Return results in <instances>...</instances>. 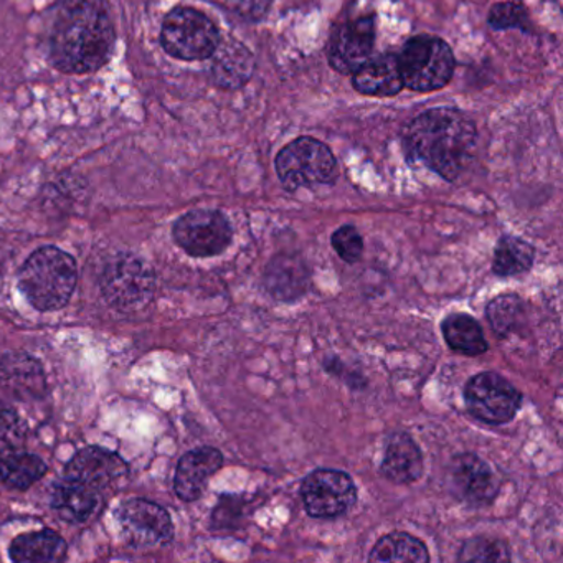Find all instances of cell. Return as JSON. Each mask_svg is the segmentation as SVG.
I'll return each mask as SVG.
<instances>
[{
	"label": "cell",
	"mask_w": 563,
	"mask_h": 563,
	"mask_svg": "<svg viewBox=\"0 0 563 563\" xmlns=\"http://www.w3.org/2000/svg\"><path fill=\"white\" fill-rule=\"evenodd\" d=\"M117 32L104 0H58L51 32L52 64L70 75L100 70L113 52Z\"/></svg>",
	"instance_id": "6da1fadb"
},
{
	"label": "cell",
	"mask_w": 563,
	"mask_h": 563,
	"mask_svg": "<svg viewBox=\"0 0 563 563\" xmlns=\"http://www.w3.org/2000/svg\"><path fill=\"white\" fill-rule=\"evenodd\" d=\"M477 130L463 111L434 108L415 118L404 130V151L411 164L428 167L453 183L470 166Z\"/></svg>",
	"instance_id": "7a4b0ae2"
},
{
	"label": "cell",
	"mask_w": 563,
	"mask_h": 563,
	"mask_svg": "<svg viewBox=\"0 0 563 563\" xmlns=\"http://www.w3.org/2000/svg\"><path fill=\"white\" fill-rule=\"evenodd\" d=\"M78 269L74 256L57 246H44L29 256L19 273V288L32 308L60 311L77 288Z\"/></svg>",
	"instance_id": "3957f363"
},
{
	"label": "cell",
	"mask_w": 563,
	"mask_h": 563,
	"mask_svg": "<svg viewBox=\"0 0 563 563\" xmlns=\"http://www.w3.org/2000/svg\"><path fill=\"white\" fill-rule=\"evenodd\" d=\"M276 174L289 192L332 186L339 177L338 161L328 146L314 137H298L279 151L275 161Z\"/></svg>",
	"instance_id": "277c9868"
},
{
	"label": "cell",
	"mask_w": 563,
	"mask_h": 563,
	"mask_svg": "<svg viewBox=\"0 0 563 563\" xmlns=\"http://www.w3.org/2000/svg\"><path fill=\"white\" fill-rule=\"evenodd\" d=\"M397 57L404 87L418 93L446 87L456 68L450 45L433 35L410 38Z\"/></svg>",
	"instance_id": "5b68a950"
},
{
	"label": "cell",
	"mask_w": 563,
	"mask_h": 563,
	"mask_svg": "<svg viewBox=\"0 0 563 563\" xmlns=\"http://www.w3.org/2000/svg\"><path fill=\"white\" fill-rule=\"evenodd\" d=\"M220 44L219 29L202 12L177 8L164 19L161 45L170 57L179 60H206Z\"/></svg>",
	"instance_id": "8992f818"
},
{
	"label": "cell",
	"mask_w": 563,
	"mask_h": 563,
	"mask_svg": "<svg viewBox=\"0 0 563 563\" xmlns=\"http://www.w3.org/2000/svg\"><path fill=\"white\" fill-rule=\"evenodd\" d=\"M464 405L471 417L490 427L509 423L522 407V394L497 372H481L467 380Z\"/></svg>",
	"instance_id": "52a82bcc"
},
{
	"label": "cell",
	"mask_w": 563,
	"mask_h": 563,
	"mask_svg": "<svg viewBox=\"0 0 563 563\" xmlns=\"http://www.w3.org/2000/svg\"><path fill=\"white\" fill-rule=\"evenodd\" d=\"M302 504L314 519H335L344 516L357 503V486L345 471L321 467L302 479Z\"/></svg>",
	"instance_id": "ba28073f"
},
{
	"label": "cell",
	"mask_w": 563,
	"mask_h": 563,
	"mask_svg": "<svg viewBox=\"0 0 563 563\" xmlns=\"http://www.w3.org/2000/svg\"><path fill=\"white\" fill-rule=\"evenodd\" d=\"M153 269L133 255H120L107 263L101 278L104 298L118 309L144 308L153 299Z\"/></svg>",
	"instance_id": "9c48e42d"
},
{
	"label": "cell",
	"mask_w": 563,
	"mask_h": 563,
	"mask_svg": "<svg viewBox=\"0 0 563 563\" xmlns=\"http://www.w3.org/2000/svg\"><path fill=\"white\" fill-rule=\"evenodd\" d=\"M173 236L192 258H212L232 245L233 229L219 210L199 209L187 212L174 223Z\"/></svg>",
	"instance_id": "30bf717a"
},
{
	"label": "cell",
	"mask_w": 563,
	"mask_h": 563,
	"mask_svg": "<svg viewBox=\"0 0 563 563\" xmlns=\"http://www.w3.org/2000/svg\"><path fill=\"white\" fill-rule=\"evenodd\" d=\"M121 536L131 545L153 547L170 542L174 523L169 512L147 499H128L114 510Z\"/></svg>",
	"instance_id": "8fae6325"
},
{
	"label": "cell",
	"mask_w": 563,
	"mask_h": 563,
	"mask_svg": "<svg viewBox=\"0 0 563 563\" xmlns=\"http://www.w3.org/2000/svg\"><path fill=\"white\" fill-rule=\"evenodd\" d=\"M451 487L467 506L483 507L499 494L500 483L487 461L474 453L457 454L451 461Z\"/></svg>",
	"instance_id": "7c38bea8"
},
{
	"label": "cell",
	"mask_w": 563,
	"mask_h": 563,
	"mask_svg": "<svg viewBox=\"0 0 563 563\" xmlns=\"http://www.w3.org/2000/svg\"><path fill=\"white\" fill-rule=\"evenodd\" d=\"M375 44V19L361 18L342 24L331 37L328 58L342 75H352L372 57Z\"/></svg>",
	"instance_id": "4fadbf2b"
},
{
	"label": "cell",
	"mask_w": 563,
	"mask_h": 563,
	"mask_svg": "<svg viewBox=\"0 0 563 563\" xmlns=\"http://www.w3.org/2000/svg\"><path fill=\"white\" fill-rule=\"evenodd\" d=\"M126 471V461L120 454L107 448L87 446L65 466V477L100 490L120 479Z\"/></svg>",
	"instance_id": "5bb4252c"
},
{
	"label": "cell",
	"mask_w": 563,
	"mask_h": 563,
	"mask_svg": "<svg viewBox=\"0 0 563 563\" xmlns=\"http://www.w3.org/2000/svg\"><path fill=\"white\" fill-rule=\"evenodd\" d=\"M223 466L222 451L212 446L196 448L180 457L174 476V490L184 503H194L206 493L207 483Z\"/></svg>",
	"instance_id": "9a60e30c"
},
{
	"label": "cell",
	"mask_w": 563,
	"mask_h": 563,
	"mask_svg": "<svg viewBox=\"0 0 563 563\" xmlns=\"http://www.w3.org/2000/svg\"><path fill=\"white\" fill-rule=\"evenodd\" d=\"M266 292L279 302H295L311 288V269L299 255L279 253L266 266Z\"/></svg>",
	"instance_id": "2e32d148"
},
{
	"label": "cell",
	"mask_w": 563,
	"mask_h": 563,
	"mask_svg": "<svg viewBox=\"0 0 563 563\" xmlns=\"http://www.w3.org/2000/svg\"><path fill=\"white\" fill-rule=\"evenodd\" d=\"M423 453L407 431H395L385 444L380 473L394 484L417 483L423 476Z\"/></svg>",
	"instance_id": "e0dca14e"
},
{
	"label": "cell",
	"mask_w": 563,
	"mask_h": 563,
	"mask_svg": "<svg viewBox=\"0 0 563 563\" xmlns=\"http://www.w3.org/2000/svg\"><path fill=\"white\" fill-rule=\"evenodd\" d=\"M352 75H354L352 85L355 90L367 97H395L405 88L398 57L394 54L371 57Z\"/></svg>",
	"instance_id": "ac0fdd59"
},
{
	"label": "cell",
	"mask_w": 563,
	"mask_h": 563,
	"mask_svg": "<svg viewBox=\"0 0 563 563\" xmlns=\"http://www.w3.org/2000/svg\"><path fill=\"white\" fill-rule=\"evenodd\" d=\"M0 382L21 398H41L45 391L44 368L21 352H9L0 358Z\"/></svg>",
	"instance_id": "d6986e66"
},
{
	"label": "cell",
	"mask_w": 563,
	"mask_h": 563,
	"mask_svg": "<svg viewBox=\"0 0 563 563\" xmlns=\"http://www.w3.org/2000/svg\"><path fill=\"white\" fill-rule=\"evenodd\" d=\"M212 57L213 81L225 90L243 87L255 68L252 52L236 41L220 42Z\"/></svg>",
	"instance_id": "ffe728a7"
},
{
	"label": "cell",
	"mask_w": 563,
	"mask_h": 563,
	"mask_svg": "<svg viewBox=\"0 0 563 563\" xmlns=\"http://www.w3.org/2000/svg\"><path fill=\"white\" fill-rule=\"evenodd\" d=\"M67 542L55 530L22 533L12 540L9 556L18 563H55L67 556Z\"/></svg>",
	"instance_id": "44dd1931"
},
{
	"label": "cell",
	"mask_w": 563,
	"mask_h": 563,
	"mask_svg": "<svg viewBox=\"0 0 563 563\" xmlns=\"http://www.w3.org/2000/svg\"><path fill=\"white\" fill-rule=\"evenodd\" d=\"M441 332H443L448 347L457 354L477 357V355L486 354L489 351L483 328L473 316L464 314V312H453V314L446 316L441 322Z\"/></svg>",
	"instance_id": "7402d4cb"
},
{
	"label": "cell",
	"mask_w": 563,
	"mask_h": 563,
	"mask_svg": "<svg viewBox=\"0 0 563 563\" xmlns=\"http://www.w3.org/2000/svg\"><path fill=\"white\" fill-rule=\"evenodd\" d=\"M97 506L98 490L75 481L58 484L52 494V507L67 522H87Z\"/></svg>",
	"instance_id": "603a6c76"
},
{
	"label": "cell",
	"mask_w": 563,
	"mask_h": 563,
	"mask_svg": "<svg viewBox=\"0 0 563 563\" xmlns=\"http://www.w3.org/2000/svg\"><path fill=\"white\" fill-rule=\"evenodd\" d=\"M430 559V552L423 540L408 532L387 533L375 543L367 556L371 563H428Z\"/></svg>",
	"instance_id": "cb8c5ba5"
},
{
	"label": "cell",
	"mask_w": 563,
	"mask_h": 563,
	"mask_svg": "<svg viewBox=\"0 0 563 563\" xmlns=\"http://www.w3.org/2000/svg\"><path fill=\"white\" fill-rule=\"evenodd\" d=\"M47 473L41 456L18 450L0 451V479L12 489L25 490Z\"/></svg>",
	"instance_id": "d4e9b609"
},
{
	"label": "cell",
	"mask_w": 563,
	"mask_h": 563,
	"mask_svg": "<svg viewBox=\"0 0 563 563\" xmlns=\"http://www.w3.org/2000/svg\"><path fill=\"white\" fill-rule=\"evenodd\" d=\"M536 262V249L519 236L504 235L494 250L493 273L499 278H510L530 272Z\"/></svg>",
	"instance_id": "484cf974"
},
{
	"label": "cell",
	"mask_w": 563,
	"mask_h": 563,
	"mask_svg": "<svg viewBox=\"0 0 563 563\" xmlns=\"http://www.w3.org/2000/svg\"><path fill=\"white\" fill-rule=\"evenodd\" d=\"M523 312V301L517 295L496 296L486 306L487 321L493 331L503 339L522 329L526 318Z\"/></svg>",
	"instance_id": "4316f807"
},
{
	"label": "cell",
	"mask_w": 563,
	"mask_h": 563,
	"mask_svg": "<svg viewBox=\"0 0 563 563\" xmlns=\"http://www.w3.org/2000/svg\"><path fill=\"white\" fill-rule=\"evenodd\" d=\"M512 559L506 542L493 537L477 536L461 547L460 562H509Z\"/></svg>",
	"instance_id": "83f0119b"
},
{
	"label": "cell",
	"mask_w": 563,
	"mask_h": 563,
	"mask_svg": "<svg viewBox=\"0 0 563 563\" xmlns=\"http://www.w3.org/2000/svg\"><path fill=\"white\" fill-rule=\"evenodd\" d=\"M331 243L334 252L349 265L357 263L364 255V239L354 225H344L335 230L332 233Z\"/></svg>",
	"instance_id": "f1b7e54d"
},
{
	"label": "cell",
	"mask_w": 563,
	"mask_h": 563,
	"mask_svg": "<svg viewBox=\"0 0 563 563\" xmlns=\"http://www.w3.org/2000/svg\"><path fill=\"white\" fill-rule=\"evenodd\" d=\"M490 27L494 31H507V29H519V31H527L529 29V15L522 5L516 2H503L496 4L489 12Z\"/></svg>",
	"instance_id": "f546056e"
},
{
	"label": "cell",
	"mask_w": 563,
	"mask_h": 563,
	"mask_svg": "<svg viewBox=\"0 0 563 563\" xmlns=\"http://www.w3.org/2000/svg\"><path fill=\"white\" fill-rule=\"evenodd\" d=\"M25 434L24 423L18 411L12 410L8 405L0 404V441L15 443L22 440Z\"/></svg>",
	"instance_id": "4dcf8cb0"
},
{
	"label": "cell",
	"mask_w": 563,
	"mask_h": 563,
	"mask_svg": "<svg viewBox=\"0 0 563 563\" xmlns=\"http://www.w3.org/2000/svg\"><path fill=\"white\" fill-rule=\"evenodd\" d=\"M233 11L246 19H262L269 8V0H229Z\"/></svg>",
	"instance_id": "1f68e13d"
}]
</instances>
